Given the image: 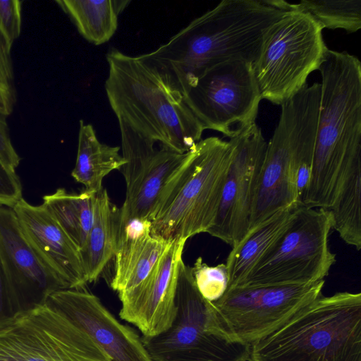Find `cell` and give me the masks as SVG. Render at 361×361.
<instances>
[{
    "instance_id": "cell-1",
    "label": "cell",
    "mask_w": 361,
    "mask_h": 361,
    "mask_svg": "<svg viewBox=\"0 0 361 361\" xmlns=\"http://www.w3.org/2000/svg\"><path fill=\"white\" fill-rule=\"evenodd\" d=\"M284 11L268 0H224L145 54L167 84L184 97L216 64L232 60L253 63L265 31Z\"/></svg>"
},
{
    "instance_id": "cell-2",
    "label": "cell",
    "mask_w": 361,
    "mask_h": 361,
    "mask_svg": "<svg viewBox=\"0 0 361 361\" xmlns=\"http://www.w3.org/2000/svg\"><path fill=\"white\" fill-rule=\"evenodd\" d=\"M318 70L319 118L302 205L329 209L348 170L361 161V63L348 52L328 49Z\"/></svg>"
},
{
    "instance_id": "cell-3",
    "label": "cell",
    "mask_w": 361,
    "mask_h": 361,
    "mask_svg": "<svg viewBox=\"0 0 361 361\" xmlns=\"http://www.w3.org/2000/svg\"><path fill=\"white\" fill-rule=\"evenodd\" d=\"M106 56L105 91L118 121L171 151L192 150L204 130L155 65L145 54L133 56L117 49Z\"/></svg>"
},
{
    "instance_id": "cell-4",
    "label": "cell",
    "mask_w": 361,
    "mask_h": 361,
    "mask_svg": "<svg viewBox=\"0 0 361 361\" xmlns=\"http://www.w3.org/2000/svg\"><path fill=\"white\" fill-rule=\"evenodd\" d=\"M247 361H361V293L319 295L252 343Z\"/></svg>"
},
{
    "instance_id": "cell-5",
    "label": "cell",
    "mask_w": 361,
    "mask_h": 361,
    "mask_svg": "<svg viewBox=\"0 0 361 361\" xmlns=\"http://www.w3.org/2000/svg\"><path fill=\"white\" fill-rule=\"evenodd\" d=\"M233 145L218 137L200 140L165 191L151 234L167 242L207 233L219 209Z\"/></svg>"
},
{
    "instance_id": "cell-6",
    "label": "cell",
    "mask_w": 361,
    "mask_h": 361,
    "mask_svg": "<svg viewBox=\"0 0 361 361\" xmlns=\"http://www.w3.org/2000/svg\"><path fill=\"white\" fill-rule=\"evenodd\" d=\"M322 31L309 14L293 10L269 25L253 63L262 99L282 105L307 84L329 49Z\"/></svg>"
},
{
    "instance_id": "cell-7",
    "label": "cell",
    "mask_w": 361,
    "mask_h": 361,
    "mask_svg": "<svg viewBox=\"0 0 361 361\" xmlns=\"http://www.w3.org/2000/svg\"><path fill=\"white\" fill-rule=\"evenodd\" d=\"M331 229L328 210L298 205L283 233L236 286L307 284L324 280L336 262L329 246Z\"/></svg>"
},
{
    "instance_id": "cell-8",
    "label": "cell",
    "mask_w": 361,
    "mask_h": 361,
    "mask_svg": "<svg viewBox=\"0 0 361 361\" xmlns=\"http://www.w3.org/2000/svg\"><path fill=\"white\" fill-rule=\"evenodd\" d=\"M176 314L170 326L153 336H142L152 361L247 360L250 345L233 341L214 327L210 302L198 291L191 267L179 262Z\"/></svg>"
},
{
    "instance_id": "cell-9",
    "label": "cell",
    "mask_w": 361,
    "mask_h": 361,
    "mask_svg": "<svg viewBox=\"0 0 361 361\" xmlns=\"http://www.w3.org/2000/svg\"><path fill=\"white\" fill-rule=\"evenodd\" d=\"M325 280L307 284L236 286L210 302L219 329L231 340L250 345L275 330L322 295Z\"/></svg>"
},
{
    "instance_id": "cell-10",
    "label": "cell",
    "mask_w": 361,
    "mask_h": 361,
    "mask_svg": "<svg viewBox=\"0 0 361 361\" xmlns=\"http://www.w3.org/2000/svg\"><path fill=\"white\" fill-rule=\"evenodd\" d=\"M0 361H111L91 338L45 302L0 327Z\"/></svg>"
},
{
    "instance_id": "cell-11",
    "label": "cell",
    "mask_w": 361,
    "mask_h": 361,
    "mask_svg": "<svg viewBox=\"0 0 361 361\" xmlns=\"http://www.w3.org/2000/svg\"><path fill=\"white\" fill-rule=\"evenodd\" d=\"M183 97L204 130L230 139L255 122L262 99L253 63L243 60L207 69Z\"/></svg>"
},
{
    "instance_id": "cell-12",
    "label": "cell",
    "mask_w": 361,
    "mask_h": 361,
    "mask_svg": "<svg viewBox=\"0 0 361 361\" xmlns=\"http://www.w3.org/2000/svg\"><path fill=\"white\" fill-rule=\"evenodd\" d=\"M118 121L126 161L121 169L126 185V198L120 208L121 224L131 220L151 222L166 190L191 150L180 154L160 145L157 147L154 140Z\"/></svg>"
},
{
    "instance_id": "cell-13",
    "label": "cell",
    "mask_w": 361,
    "mask_h": 361,
    "mask_svg": "<svg viewBox=\"0 0 361 361\" xmlns=\"http://www.w3.org/2000/svg\"><path fill=\"white\" fill-rule=\"evenodd\" d=\"M230 140L233 154L217 214L207 233L233 247L249 231L267 142L256 122Z\"/></svg>"
},
{
    "instance_id": "cell-14",
    "label": "cell",
    "mask_w": 361,
    "mask_h": 361,
    "mask_svg": "<svg viewBox=\"0 0 361 361\" xmlns=\"http://www.w3.org/2000/svg\"><path fill=\"white\" fill-rule=\"evenodd\" d=\"M298 102L296 94L281 105L279 121L267 142L248 232L279 211L299 205L294 165Z\"/></svg>"
},
{
    "instance_id": "cell-15",
    "label": "cell",
    "mask_w": 361,
    "mask_h": 361,
    "mask_svg": "<svg viewBox=\"0 0 361 361\" xmlns=\"http://www.w3.org/2000/svg\"><path fill=\"white\" fill-rule=\"evenodd\" d=\"M0 262L17 314L44 305L67 289L46 266L25 236L12 208L0 206Z\"/></svg>"
},
{
    "instance_id": "cell-16",
    "label": "cell",
    "mask_w": 361,
    "mask_h": 361,
    "mask_svg": "<svg viewBox=\"0 0 361 361\" xmlns=\"http://www.w3.org/2000/svg\"><path fill=\"white\" fill-rule=\"evenodd\" d=\"M186 240H173L138 285L118 294L120 317L137 327L142 336L166 330L176 314L178 267Z\"/></svg>"
},
{
    "instance_id": "cell-17",
    "label": "cell",
    "mask_w": 361,
    "mask_h": 361,
    "mask_svg": "<svg viewBox=\"0 0 361 361\" xmlns=\"http://www.w3.org/2000/svg\"><path fill=\"white\" fill-rule=\"evenodd\" d=\"M84 331L111 361H152L141 337L121 324L99 298L82 289H64L46 301Z\"/></svg>"
},
{
    "instance_id": "cell-18",
    "label": "cell",
    "mask_w": 361,
    "mask_h": 361,
    "mask_svg": "<svg viewBox=\"0 0 361 361\" xmlns=\"http://www.w3.org/2000/svg\"><path fill=\"white\" fill-rule=\"evenodd\" d=\"M20 228L39 258L67 289L87 283L80 251L43 204L32 205L23 197L12 208Z\"/></svg>"
},
{
    "instance_id": "cell-19",
    "label": "cell",
    "mask_w": 361,
    "mask_h": 361,
    "mask_svg": "<svg viewBox=\"0 0 361 361\" xmlns=\"http://www.w3.org/2000/svg\"><path fill=\"white\" fill-rule=\"evenodd\" d=\"M171 242L151 234V222L131 220L121 224L114 256L111 288L118 294L132 289L149 274Z\"/></svg>"
},
{
    "instance_id": "cell-20",
    "label": "cell",
    "mask_w": 361,
    "mask_h": 361,
    "mask_svg": "<svg viewBox=\"0 0 361 361\" xmlns=\"http://www.w3.org/2000/svg\"><path fill=\"white\" fill-rule=\"evenodd\" d=\"M121 210L105 188L95 193L92 223L80 250L87 283L97 279L116 253L121 234Z\"/></svg>"
},
{
    "instance_id": "cell-21",
    "label": "cell",
    "mask_w": 361,
    "mask_h": 361,
    "mask_svg": "<svg viewBox=\"0 0 361 361\" xmlns=\"http://www.w3.org/2000/svg\"><path fill=\"white\" fill-rule=\"evenodd\" d=\"M297 206L279 211L249 231L232 247L225 263L228 274L227 288L236 286L247 276L285 230Z\"/></svg>"
},
{
    "instance_id": "cell-22",
    "label": "cell",
    "mask_w": 361,
    "mask_h": 361,
    "mask_svg": "<svg viewBox=\"0 0 361 361\" xmlns=\"http://www.w3.org/2000/svg\"><path fill=\"white\" fill-rule=\"evenodd\" d=\"M119 151L118 146L102 143L93 126L80 120L77 158L71 176L86 190L97 193L103 188L104 178L125 164Z\"/></svg>"
},
{
    "instance_id": "cell-23",
    "label": "cell",
    "mask_w": 361,
    "mask_h": 361,
    "mask_svg": "<svg viewBox=\"0 0 361 361\" xmlns=\"http://www.w3.org/2000/svg\"><path fill=\"white\" fill-rule=\"evenodd\" d=\"M125 0H56L79 33L89 42H108L118 27L119 14L130 3Z\"/></svg>"
},
{
    "instance_id": "cell-24",
    "label": "cell",
    "mask_w": 361,
    "mask_h": 361,
    "mask_svg": "<svg viewBox=\"0 0 361 361\" xmlns=\"http://www.w3.org/2000/svg\"><path fill=\"white\" fill-rule=\"evenodd\" d=\"M361 161L345 175L329 212L332 228L348 245L361 248Z\"/></svg>"
},
{
    "instance_id": "cell-25",
    "label": "cell",
    "mask_w": 361,
    "mask_h": 361,
    "mask_svg": "<svg viewBox=\"0 0 361 361\" xmlns=\"http://www.w3.org/2000/svg\"><path fill=\"white\" fill-rule=\"evenodd\" d=\"M94 195V192L86 190L80 193H69L64 188H59L54 192L42 197V204L58 221L80 251L92 226Z\"/></svg>"
},
{
    "instance_id": "cell-26",
    "label": "cell",
    "mask_w": 361,
    "mask_h": 361,
    "mask_svg": "<svg viewBox=\"0 0 361 361\" xmlns=\"http://www.w3.org/2000/svg\"><path fill=\"white\" fill-rule=\"evenodd\" d=\"M268 1L281 10L309 14L323 29H342L352 33L361 28L360 0H302L298 4L283 0Z\"/></svg>"
},
{
    "instance_id": "cell-27",
    "label": "cell",
    "mask_w": 361,
    "mask_h": 361,
    "mask_svg": "<svg viewBox=\"0 0 361 361\" xmlns=\"http://www.w3.org/2000/svg\"><path fill=\"white\" fill-rule=\"evenodd\" d=\"M196 287L207 301L214 302L226 292L228 284V274L225 263L209 266L198 257L191 267Z\"/></svg>"
},
{
    "instance_id": "cell-28",
    "label": "cell",
    "mask_w": 361,
    "mask_h": 361,
    "mask_svg": "<svg viewBox=\"0 0 361 361\" xmlns=\"http://www.w3.org/2000/svg\"><path fill=\"white\" fill-rule=\"evenodd\" d=\"M11 51L0 35V114L6 117L12 113L16 99Z\"/></svg>"
},
{
    "instance_id": "cell-29",
    "label": "cell",
    "mask_w": 361,
    "mask_h": 361,
    "mask_svg": "<svg viewBox=\"0 0 361 361\" xmlns=\"http://www.w3.org/2000/svg\"><path fill=\"white\" fill-rule=\"evenodd\" d=\"M21 5L20 0H0V35L10 50L20 35Z\"/></svg>"
},
{
    "instance_id": "cell-30",
    "label": "cell",
    "mask_w": 361,
    "mask_h": 361,
    "mask_svg": "<svg viewBox=\"0 0 361 361\" xmlns=\"http://www.w3.org/2000/svg\"><path fill=\"white\" fill-rule=\"evenodd\" d=\"M23 198V187L16 171L0 160V206L13 208Z\"/></svg>"
},
{
    "instance_id": "cell-31",
    "label": "cell",
    "mask_w": 361,
    "mask_h": 361,
    "mask_svg": "<svg viewBox=\"0 0 361 361\" xmlns=\"http://www.w3.org/2000/svg\"><path fill=\"white\" fill-rule=\"evenodd\" d=\"M0 160L10 169L16 171L20 157L12 144L6 116L0 114Z\"/></svg>"
},
{
    "instance_id": "cell-32",
    "label": "cell",
    "mask_w": 361,
    "mask_h": 361,
    "mask_svg": "<svg viewBox=\"0 0 361 361\" xmlns=\"http://www.w3.org/2000/svg\"><path fill=\"white\" fill-rule=\"evenodd\" d=\"M17 315L11 288L0 262V327Z\"/></svg>"
},
{
    "instance_id": "cell-33",
    "label": "cell",
    "mask_w": 361,
    "mask_h": 361,
    "mask_svg": "<svg viewBox=\"0 0 361 361\" xmlns=\"http://www.w3.org/2000/svg\"><path fill=\"white\" fill-rule=\"evenodd\" d=\"M243 361H247V360H243Z\"/></svg>"
}]
</instances>
